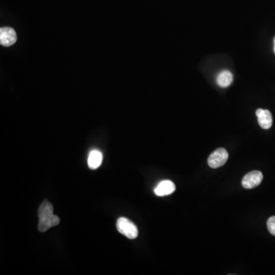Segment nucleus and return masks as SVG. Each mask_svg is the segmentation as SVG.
Listing matches in <instances>:
<instances>
[{
    "label": "nucleus",
    "mask_w": 275,
    "mask_h": 275,
    "mask_svg": "<svg viewBox=\"0 0 275 275\" xmlns=\"http://www.w3.org/2000/svg\"><path fill=\"white\" fill-rule=\"evenodd\" d=\"M263 174L261 171H253L248 173L241 180V185L245 189H252L261 184Z\"/></svg>",
    "instance_id": "4"
},
{
    "label": "nucleus",
    "mask_w": 275,
    "mask_h": 275,
    "mask_svg": "<svg viewBox=\"0 0 275 275\" xmlns=\"http://www.w3.org/2000/svg\"><path fill=\"white\" fill-rule=\"evenodd\" d=\"M102 162V154L98 150H93L89 154L88 166L90 169H97Z\"/></svg>",
    "instance_id": "8"
},
{
    "label": "nucleus",
    "mask_w": 275,
    "mask_h": 275,
    "mask_svg": "<svg viewBox=\"0 0 275 275\" xmlns=\"http://www.w3.org/2000/svg\"><path fill=\"white\" fill-rule=\"evenodd\" d=\"M267 229L271 235L275 236V215L270 217L267 220Z\"/></svg>",
    "instance_id": "10"
},
{
    "label": "nucleus",
    "mask_w": 275,
    "mask_h": 275,
    "mask_svg": "<svg viewBox=\"0 0 275 275\" xmlns=\"http://www.w3.org/2000/svg\"><path fill=\"white\" fill-rule=\"evenodd\" d=\"M117 230L129 239H134L139 235L137 226L128 218L121 217L116 223Z\"/></svg>",
    "instance_id": "2"
},
{
    "label": "nucleus",
    "mask_w": 275,
    "mask_h": 275,
    "mask_svg": "<svg viewBox=\"0 0 275 275\" xmlns=\"http://www.w3.org/2000/svg\"><path fill=\"white\" fill-rule=\"evenodd\" d=\"M217 84L219 87H227L232 84L233 76L229 70H223L217 76Z\"/></svg>",
    "instance_id": "9"
},
{
    "label": "nucleus",
    "mask_w": 275,
    "mask_h": 275,
    "mask_svg": "<svg viewBox=\"0 0 275 275\" xmlns=\"http://www.w3.org/2000/svg\"><path fill=\"white\" fill-rule=\"evenodd\" d=\"M38 229L40 232H44L48 230L50 228L58 226L60 223L59 217L53 215V206L47 200H44L38 209Z\"/></svg>",
    "instance_id": "1"
},
{
    "label": "nucleus",
    "mask_w": 275,
    "mask_h": 275,
    "mask_svg": "<svg viewBox=\"0 0 275 275\" xmlns=\"http://www.w3.org/2000/svg\"><path fill=\"white\" fill-rule=\"evenodd\" d=\"M256 116L258 117V124L264 129H268L273 123V118L269 110L258 108L256 110Z\"/></svg>",
    "instance_id": "6"
},
{
    "label": "nucleus",
    "mask_w": 275,
    "mask_h": 275,
    "mask_svg": "<svg viewBox=\"0 0 275 275\" xmlns=\"http://www.w3.org/2000/svg\"><path fill=\"white\" fill-rule=\"evenodd\" d=\"M229 158V154L224 148L215 150L208 158V164L210 168H218L223 166Z\"/></svg>",
    "instance_id": "3"
},
{
    "label": "nucleus",
    "mask_w": 275,
    "mask_h": 275,
    "mask_svg": "<svg viewBox=\"0 0 275 275\" xmlns=\"http://www.w3.org/2000/svg\"><path fill=\"white\" fill-rule=\"evenodd\" d=\"M273 51H274L275 53V37L274 39H273Z\"/></svg>",
    "instance_id": "11"
},
{
    "label": "nucleus",
    "mask_w": 275,
    "mask_h": 275,
    "mask_svg": "<svg viewBox=\"0 0 275 275\" xmlns=\"http://www.w3.org/2000/svg\"><path fill=\"white\" fill-rule=\"evenodd\" d=\"M176 190L175 184L171 180H162L154 189V194L158 197L171 195Z\"/></svg>",
    "instance_id": "7"
},
{
    "label": "nucleus",
    "mask_w": 275,
    "mask_h": 275,
    "mask_svg": "<svg viewBox=\"0 0 275 275\" xmlns=\"http://www.w3.org/2000/svg\"><path fill=\"white\" fill-rule=\"evenodd\" d=\"M17 40L16 32L9 27L1 28L0 29V43L5 47H9L15 44Z\"/></svg>",
    "instance_id": "5"
}]
</instances>
